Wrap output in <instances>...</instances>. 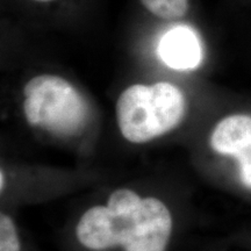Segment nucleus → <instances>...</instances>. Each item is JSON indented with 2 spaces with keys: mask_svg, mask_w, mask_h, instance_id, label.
<instances>
[{
  "mask_svg": "<svg viewBox=\"0 0 251 251\" xmlns=\"http://www.w3.org/2000/svg\"><path fill=\"white\" fill-rule=\"evenodd\" d=\"M172 231L169 208L157 198H144L129 188L115 190L106 206H94L81 216L76 228L86 249L103 251H165Z\"/></svg>",
  "mask_w": 251,
  "mask_h": 251,
  "instance_id": "nucleus-1",
  "label": "nucleus"
},
{
  "mask_svg": "<svg viewBox=\"0 0 251 251\" xmlns=\"http://www.w3.org/2000/svg\"><path fill=\"white\" fill-rule=\"evenodd\" d=\"M185 107L183 91L175 84H135L119 97L117 120L126 140L146 143L175 129L183 120Z\"/></svg>",
  "mask_w": 251,
  "mask_h": 251,
  "instance_id": "nucleus-2",
  "label": "nucleus"
},
{
  "mask_svg": "<svg viewBox=\"0 0 251 251\" xmlns=\"http://www.w3.org/2000/svg\"><path fill=\"white\" fill-rule=\"evenodd\" d=\"M24 114L31 127L59 137L79 134L89 120V103L70 81L40 75L24 89Z\"/></svg>",
  "mask_w": 251,
  "mask_h": 251,
  "instance_id": "nucleus-3",
  "label": "nucleus"
},
{
  "mask_svg": "<svg viewBox=\"0 0 251 251\" xmlns=\"http://www.w3.org/2000/svg\"><path fill=\"white\" fill-rule=\"evenodd\" d=\"M158 54L162 61L175 70H193L202 61V47L192 28L176 26L162 37Z\"/></svg>",
  "mask_w": 251,
  "mask_h": 251,
  "instance_id": "nucleus-4",
  "label": "nucleus"
},
{
  "mask_svg": "<svg viewBox=\"0 0 251 251\" xmlns=\"http://www.w3.org/2000/svg\"><path fill=\"white\" fill-rule=\"evenodd\" d=\"M251 137V115L233 114L218 122L209 144L216 153L234 157Z\"/></svg>",
  "mask_w": 251,
  "mask_h": 251,
  "instance_id": "nucleus-5",
  "label": "nucleus"
},
{
  "mask_svg": "<svg viewBox=\"0 0 251 251\" xmlns=\"http://www.w3.org/2000/svg\"><path fill=\"white\" fill-rule=\"evenodd\" d=\"M144 7L155 17L164 20L183 18L188 8V0H141Z\"/></svg>",
  "mask_w": 251,
  "mask_h": 251,
  "instance_id": "nucleus-6",
  "label": "nucleus"
},
{
  "mask_svg": "<svg viewBox=\"0 0 251 251\" xmlns=\"http://www.w3.org/2000/svg\"><path fill=\"white\" fill-rule=\"evenodd\" d=\"M19 240L14 221L7 214L0 218V251H20Z\"/></svg>",
  "mask_w": 251,
  "mask_h": 251,
  "instance_id": "nucleus-7",
  "label": "nucleus"
},
{
  "mask_svg": "<svg viewBox=\"0 0 251 251\" xmlns=\"http://www.w3.org/2000/svg\"><path fill=\"white\" fill-rule=\"evenodd\" d=\"M233 158L237 162L240 180L244 186L251 190V137Z\"/></svg>",
  "mask_w": 251,
  "mask_h": 251,
  "instance_id": "nucleus-8",
  "label": "nucleus"
},
{
  "mask_svg": "<svg viewBox=\"0 0 251 251\" xmlns=\"http://www.w3.org/2000/svg\"><path fill=\"white\" fill-rule=\"evenodd\" d=\"M0 183H1V185H0V188H1V191H2L4 190V183H5V176L2 171H1V175H0Z\"/></svg>",
  "mask_w": 251,
  "mask_h": 251,
  "instance_id": "nucleus-9",
  "label": "nucleus"
},
{
  "mask_svg": "<svg viewBox=\"0 0 251 251\" xmlns=\"http://www.w3.org/2000/svg\"><path fill=\"white\" fill-rule=\"evenodd\" d=\"M35 1H49V0H35Z\"/></svg>",
  "mask_w": 251,
  "mask_h": 251,
  "instance_id": "nucleus-10",
  "label": "nucleus"
}]
</instances>
